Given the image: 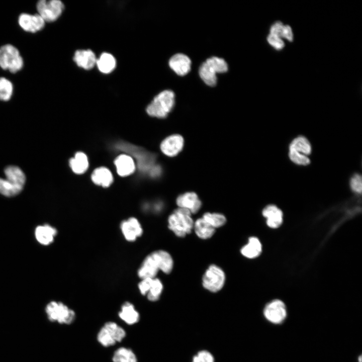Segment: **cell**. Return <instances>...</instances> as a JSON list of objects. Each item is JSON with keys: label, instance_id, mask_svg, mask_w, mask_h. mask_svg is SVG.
Here are the masks:
<instances>
[{"label": "cell", "instance_id": "25", "mask_svg": "<svg viewBox=\"0 0 362 362\" xmlns=\"http://www.w3.org/2000/svg\"><path fill=\"white\" fill-rule=\"evenodd\" d=\"M91 177L95 184L103 187H108L113 180L111 172L104 167H101L94 170Z\"/></svg>", "mask_w": 362, "mask_h": 362}, {"label": "cell", "instance_id": "33", "mask_svg": "<svg viewBox=\"0 0 362 362\" xmlns=\"http://www.w3.org/2000/svg\"><path fill=\"white\" fill-rule=\"evenodd\" d=\"M20 191L6 179L0 178V193L5 196L11 197L19 194Z\"/></svg>", "mask_w": 362, "mask_h": 362}, {"label": "cell", "instance_id": "2", "mask_svg": "<svg viewBox=\"0 0 362 362\" xmlns=\"http://www.w3.org/2000/svg\"><path fill=\"white\" fill-rule=\"evenodd\" d=\"M168 227L178 237H185L193 230L194 221L191 213L188 210L178 208L168 217Z\"/></svg>", "mask_w": 362, "mask_h": 362}, {"label": "cell", "instance_id": "14", "mask_svg": "<svg viewBox=\"0 0 362 362\" xmlns=\"http://www.w3.org/2000/svg\"><path fill=\"white\" fill-rule=\"evenodd\" d=\"M178 208L186 209L192 214L197 213L202 206L201 201L194 192H189L179 195L176 200Z\"/></svg>", "mask_w": 362, "mask_h": 362}, {"label": "cell", "instance_id": "23", "mask_svg": "<svg viewBox=\"0 0 362 362\" xmlns=\"http://www.w3.org/2000/svg\"><path fill=\"white\" fill-rule=\"evenodd\" d=\"M262 250L261 244L255 237H250L247 244L240 249L241 254L248 258H254L258 256Z\"/></svg>", "mask_w": 362, "mask_h": 362}, {"label": "cell", "instance_id": "32", "mask_svg": "<svg viewBox=\"0 0 362 362\" xmlns=\"http://www.w3.org/2000/svg\"><path fill=\"white\" fill-rule=\"evenodd\" d=\"M13 92V85L11 81L5 77H0V100L9 101L12 96Z\"/></svg>", "mask_w": 362, "mask_h": 362}, {"label": "cell", "instance_id": "39", "mask_svg": "<svg viewBox=\"0 0 362 362\" xmlns=\"http://www.w3.org/2000/svg\"><path fill=\"white\" fill-rule=\"evenodd\" d=\"M202 362H214L213 355L208 351L202 350L197 355Z\"/></svg>", "mask_w": 362, "mask_h": 362}, {"label": "cell", "instance_id": "36", "mask_svg": "<svg viewBox=\"0 0 362 362\" xmlns=\"http://www.w3.org/2000/svg\"><path fill=\"white\" fill-rule=\"evenodd\" d=\"M267 41L270 46L278 50H281L285 47V43L281 38L270 34L267 37Z\"/></svg>", "mask_w": 362, "mask_h": 362}, {"label": "cell", "instance_id": "38", "mask_svg": "<svg viewBox=\"0 0 362 362\" xmlns=\"http://www.w3.org/2000/svg\"><path fill=\"white\" fill-rule=\"evenodd\" d=\"M152 279L145 278L141 279V282L138 284V289L142 295H146Z\"/></svg>", "mask_w": 362, "mask_h": 362}, {"label": "cell", "instance_id": "5", "mask_svg": "<svg viewBox=\"0 0 362 362\" xmlns=\"http://www.w3.org/2000/svg\"><path fill=\"white\" fill-rule=\"evenodd\" d=\"M117 145L119 149L131 154L136 159L138 166L141 171L149 173L156 165L155 156L153 153L128 143L120 142Z\"/></svg>", "mask_w": 362, "mask_h": 362}, {"label": "cell", "instance_id": "26", "mask_svg": "<svg viewBox=\"0 0 362 362\" xmlns=\"http://www.w3.org/2000/svg\"><path fill=\"white\" fill-rule=\"evenodd\" d=\"M101 72L108 74L112 72L116 66V61L114 57L111 54L103 53L98 59H97L96 64Z\"/></svg>", "mask_w": 362, "mask_h": 362}, {"label": "cell", "instance_id": "16", "mask_svg": "<svg viewBox=\"0 0 362 362\" xmlns=\"http://www.w3.org/2000/svg\"><path fill=\"white\" fill-rule=\"evenodd\" d=\"M169 65L177 75L184 76L190 71L191 61L185 54L177 53L170 58Z\"/></svg>", "mask_w": 362, "mask_h": 362}, {"label": "cell", "instance_id": "10", "mask_svg": "<svg viewBox=\"0 0 362 362\" xmlns=\"http://www.w3.org/2000/svg\"><path fill=\"white\" fill-rule=\"evenodd\" d=\"M38 14L46 22H52L61 16L64 6L59 0H41L36 5Z\"/></svg>", "mask_w": 362, "mask_h": 362}, {"label": "cell", "instance_id": "21", "mask_svg": "<svg viewBox=\"0 0 362 362\" xmlns=\"http://www.w3.org/2000/svg\"><path fill=\"white\" fill-rule=\"evenodd\" d=\"M119 317L128 325L137 323L140 319V315L134 306L129 302H125L118 313Z\"/></svg>", "mask_w": 362, "mask_h": 362}, {"label": "cell", "instance_id": "42", "mask_svg": "<svg viewBox=\"0 0 362 362\" xmlns=\"http://www.w3.org/2000/svg\"><path fill=\"white\" fill-rule=\"evenodd\" d=\"M361 359H362L361 356L360 355V356H359V357H358V361H359V362H361Z\"/></svg>", "mask_w": 362, "mask_h": 362}, {"label": "cell", "instance_id": "12", "mask_svg": "<svg viewBox=\"0 0 362 362\" xmlns=\"http://www.w3.org/2000/svg\"><path fill=\"white\" fill-rule=\"evenodd\" d=\"M18 24L24 31L36 33L44 27L45 22L38 14L32 15L23 13L19 16Z\"/></svg>", "mask_w": 362, "mask_h": 362}, {"label": "cell", "instance_id": "41", "mask_svg": "<svg viewBox=\"0 0 362 362\" xmlns=\"http://www.w3.org/2000/svg\"><path fill=\"white\" fill-rule=\"evenodd\" d=\"M193 362H202V361L196 355L194 357Z\"/></svg>", "mask_w": 362, "mask_h": 362}, {"label": "cell", "instance_id": "27", "mask_svg": "<svg viewBox=\"0 0 362 362\" xmlns=\"http://www.w3.org/2000/svg\"><path fill=\"white\" fill-rule=\"evenodd\" d=\"M69 165L72 171L77 174L84 173L88 166L86 155L83 152H77L73 158L69 160Z\"/></svg>", "mask_w": 362, "mask_h": 362}, {"label": "cell", "instance_id": "11", "mask_svg": "<svg viewBox=\"0 0 362 362\" xmlns=\"http://www.w3.org/2000/svg\"><path fill=\"white\" fill-rule=\"evenodd\" d=\"M265 318L270 322L280 324L287 316L286 307L284 302L280 300H274L268 303L263 310Z\"/></svg>", "mask_w": 362, "mask_h": 362}, {"label": "cell", "instance_id": "24", "mask_svg": "<svg viewBox=\"0 0 362 362\" xmlns=\"http://www.w3.org/2000/svg\"><path fill=\"white\" fill-rule=\"evenodd\" d=\"M193 230L199 238L204 240L212 237L216 231V229L209 225L202 217L194 221Z\"/></svg>", "mask_w": 362, "mask_h": 362}, {"label": "cell", "instance_id": "8", "mask_svg": "<svg viewBox=\"0 0 362 362\" xmlns=\"http://www.w3.org/2000/svg\"><path fill=\"white\" fill-rule=\"evenodd\" d=\"M125 330L114 322H106L97 335L98 342L104 347L115 345L121 342L126 336Z\"/></svg>", "mask_w": 362, "mask_h": 362}, {"label": "cell", "instance_id": "13", "mask_svg": "<svg viewBox=\"0 0 362 362\" xmlns=\"http://www.w3.org/2000/svg\"><path fill=\"white\" fill-rule=\"evenodd\" d=\"M184 145L183 137L179 134H172L165 138L160 144V150L166 156L174 157L183 149Z\"/></svg>", "mask_w": 362, "mask_h": 362}, {"label": "cell", "instance_id": "17", "mask_svg": "<svg viewBox=\"0 0 362 362\" xmlns=\"http://www.w3.org/2000/svg\"><path fill=\"white\" fill-rule=\"evenodd\" d=\"M73 59L78 66L86 70L93 68L97 61L95 53L89 49L76 50Z\"/></svg>", "mask_w": 362, "mask_h": 362}, {"label": "cell", "instance_id": "30", "mask_svg": "<svg viewBox=\"0 0 362 362\" xmlns=\"http://www.w3.org/2000/svg\"><path fill=\"white\" fill-rule=\"evenodd\" d=\"M202 218L215 229L223 226L227 221L226 217L219 213H205Z\"/></svg>", "mask_w": 362, "mask_h": 362}, {"label": "cell", "instance_id": "3", "mask_svg": "<svg viewBox=\"0 0 362 362\" xmlns=\"http://www.w3.org/2000/svg\"><path fill=\"white\" fill-rule=\"evenodd\" d=\"M174 105V94L170 90H164L158 94L147 106L146 112L152 117H166Z\"/></svg>", "mask_w": 362, "mask_h": 362}, {"label": "cell", "instance_id": "22", "mask_svg": "<svg viewBox=\"0 0 362 362\" xmlns=\"http://www.w3.org/2000/svg\"><path fill=\"white\" fill-rule=\"evenodd\" d=\"M56 234V229L49 225L38 226L35 232L36 239L43 245H48L52 243Z\"/></svg>", "mask_w": 362, "mask_h": 362}, {"label": "cell", "instance_id": "7", "mask_svg": "<svg viewBox=\"0 0 362 362\" xmlns=\"http://www.w3.org/2000/svg\"><path fill=\"white\" fill-rule=\"evenodd\" d=\"M48 319L59 324H70L75 319V312L60 302L51 301L45 308Z\"/></svg>", "mask_w": 362, "mask_h": 362}, {"label": "cell", "instance_id": "29", "mask_svg": "<svg viewBox=\"0 0 362 362\" xmlns=\"http://www.w3.org/2000/svg\"><path fill=\"white\" fill-rule=\"evenodd\" d=\"M112 360L113 362H137L134 352L124 347H120L114 352Z\"/></svg>", "mask_w": 362, "mask_h": 362}, {"label": "cell", "instance_id": "9", "mask_svg": "<svg viewBox=\"0 0 362 362\" xmlns=\"http://www.w3.org/2000/svg\"><path fill=\"white\" fill-rule=\"evenodd\" d=\"M226 275L224 270L218 265H210L204 273L202 283L203 287L208 291L216 293L224 287Z\"/></svg>", "mask_w": 362, "mask_h": 362}, {"label": "cell", "instance_id": "35", "mask_svg": "<svg viewBox=\"0 0 362 362\" xmlns=\"http://www.w3.org/2000/svg\"><path fill=\"white\" fill-rule=\"evenodd\" d=\"M350 186L352 190L356 193L360 194L362 190L361 176L359 174H354L350 180Z\"/></svg>", "mask_w": 362, "mask_h": 362}, {"label": "cell", "instance_id": "37", "mask_svg": "<svg viewBox=\"0 0 362 362\" xmlns=\"http://www.w3.org/2000/svg\"><path fill=\"white\" fill-rule=\"evenodd\" d=\"M284 25L280 21L274 23L270 27V34L277 36L282 39Z\"/></svg>", "mask_w": 362, "mask_h": 362}, {"label": "cell", "instance_id": "31", "mask_svg": "<svg viewBox=\"0 0 362 362\" xmlns=\"http://www.w3.org/2000/svg\"><path fill=\"white\" fill-rule=\"evenodd\" d=\"M163 288L161 281L157 278H153L146 294L147 299L151 302L157 301L160 297Z\"/></svg>", "mask_w": 362, "mask_h": 362}, {"label": "cell", "instance_id": "19", "mask_svg": "<svg viewBox=\"0 0 362 362\" xmlns=\"http://www.w3.org/2000/svg\"><path fill=\"white\" fill-rule=\"evenodd\" d=\"M262 215L266 218V224L270 228L279 227L283 222V213L275 205L266 206L262 212Z\"/></svg>", "mask_w": 362, "mask_h": 362}, {"label": "cell", "instance_id": "4", "mask_svg": "<svg viewBox=\"0 0 362 362\" xmlns=\"http://www.w3.org/2000/svg\"><path fill=\"white\" fill-rule=\"evenodd\" d=\"M228 70V65L222 58L212 57L202 63L199 69V75L208 85L215 86L217 83V73H224Z\"/></svg>", "mask_w": 362, "mask_h": 362}, {"label": "cell", "instance_id": "40", "mask_svg": "<svg viewBox=\"0 0 362 362\" xmlns=\"http://www.w3.org/2000/svg\"><path fill=\"white\" fill-rule=\"evenodd\" d=\"M282 38L286 39L290 42H292L293 41L294 35L293 31L291 27L289 25H284L282 34Z\"/></svg>", "mask_w": 362, "mask_h": 362}, {"label": "cell", "instance_id": "1", "mask_svg": "<svg viewBox=\"0 0 362 362\" xmlns=\"http://www.w3.org/2000/svg\"><path fill=\"white\" fill-rule=\"evenodd\" d=\"M173 260L170 254L163 250H156L148 254L138 270L141 279L154 278L159 270L170 274L173 267Z\"/></svg>", "mask_w": 362, "mask_h": 362}, {"label": "cell", "instance_id": "18", "mask_svg": "<svg viewBox=\"0 0 362 362\" xmlns=\"http://www.w3.org/2000/svg\"><path fill=\"white\" fill-rule=\"evenodd\" d=\"M6 179L21 191L26 181L23 171L16 166H9L5 169Z\"/></svg>", "mask_w": 362, "mask_h": 362}, {"label": "cell", "instance_id": "34", "mask_svg": "<svg viewBox=\"0 0 362 362\" xmlns=\"http://www.w3.org/2000/svg\"><path fill=\"white\" fill-rule=\"evenodd\" d=\"M289 157L294 163L301 165H307L310 162L309 157L293 150L289 149Z\"/></svg>", "mask_w": 362, "mask_h": 362}, {"label": "cell", "instance_id": "20", "mask_svg": "<svg viewBox=\"0 0 362 362\" xmlns=\"http://www.w3.org/2000/svg\"><path fill=\"white\" fill-rule=\"evenodd\" d=\"M118 174L121 176H128L132 173L135 169L133 159L130 156L121 154L114 161Z\"/></svg>", "mask_w": 362, "mask_h": 362}, {"label": "cell", "instance_id": "28", "mask_svg": "<svg viewBox=\"0 0 362 362\" xmlns=\"http://www.w3.org/2000/svg\"><path fill=\"white\" fill-rule=\"evenodd\" d=\"M289 149L307 156L311 153L312 147L309 141L305 137L300 136L292 141L289 145Z\"/></svg>", "mask_w": 362, "mask_h": 362}, {"label": "cell", "instance_id": "6", "mask_svg": "<svg viewBox=\"0 0 362 362\" xmlns=\"http://www.w3.org/2000/svg\"><path fill=\"white\" fill-rule=\"evenodd\" d=\"M24 61L18 49L11 44L0 47V67L11 73H16L23 67Z\"/></svg>", "mask_w": 362, "mask_h": 362}, {"label": "cell", "instance_id": "15", "mask_svg": "<svg viewBox=\"0 0 362 362\" xmlns=\"http://www.w3.org/2000/svg\"><path fill=\"white\" fill-rule=\"evenodd\" d=\"M120 227L124 237L129 241H135L143 233V229L140 223L134 217H131L122 221Z\"/></svg>", "mask_w": 362, "mask_h": 362}]
</instances>
